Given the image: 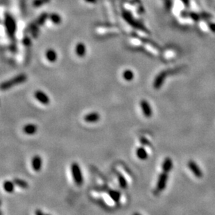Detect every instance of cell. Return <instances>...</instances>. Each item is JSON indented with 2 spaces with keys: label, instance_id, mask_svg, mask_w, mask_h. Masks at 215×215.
Listing matches in <instances>:
<instances>
[{
  "label": "cell",
  "instance_id": "6da1fadb",
  "mask_svg": "<svg viewBox=\"0 0 215 215\" xmlns=\"http://www.w3.org/2000/svg\"><path fill=\"white\" fill-rule=\"evenodd\" d=\"M4 25L8 36L11 39H13L16 32L17 24L13 17L9 13H7L5 15Z\"/></svg>",
  "mask_w": 215,
  "mask_h": 215
},
{
  "label": "cell",
  "instance_id": "7a4b0ae2",
  "mask_svg": "<svg viewBox=\"0 0 215 215\" xmlns=\"http://www.w3.org/2000/svg\"><path fill=\"white\" fill-rule=\"evenodd\" d=\"M26 79H27V76H26V75H25V74H24V73L20 74V75L13 78H11V80L3 82L2 84L1 88L2 90L10 89L14 86L18 85L20 84H22V83L23 82H25L26 80Z\"/></svg>",
  "mask_w": 215,
  "mask_h": 215
},
{
  "label": "cell",
  "instance_id": "3957f363",
  "mask_svg": "<svg viewBox=\"0 0 215 215\" xmlns=\"http://www.w3.org/2000/svg\"><path fill=\"white\" fill-rule=\"evenodd\" d=\"M70 171L74 183H75L77 186H81L83 184L84 178L82 170L81 168H80L79 163H77V162L72 163L70 166Z\"/></svg>",
  "mask_w": 215,
  "mask_h": 215
},
{
  "label": "cell",
  "instance_id": "277c9868",
  "mask_svg": "<svg viewBox=\"0 0 215 215\" xmlns=\"http://www.w3.org/2000/svg\"><path fill=\"white\" fill-rule=\"evenodd\" d=\"M168 180H169V173L164 172V171L162 172H161L159 175V177H158L155 191L159 193L163 192L166 187V184L167 182H168Z\"/></svg>",
  "mask_w": 215,
  "mask_h": 215
},
{
  "label": "cell",
  "instance_id": "5b68a950",
  "mask_svg": "<svg viewBox=\"0 0 215 215\" xmlns=\"http://www.w3.org/2000/svg\"><path fill=\"white\" fill-rule=\"evenodd\" d=\"M34 97L38 102H39L42 105L47 106L50 103V98L48 95L45 92L40 90V89L34 92Z\"/></svg>",
  "mask_w": 215,
  "mask_h": 215
},
{
  "label": "cell",
  "instance_id": "8992f818",
  "mask_svg": "<svg viewBox=\"0 0 215 215\" xmlns=\"http://www.w3.org/2000/svg\"><path fill=\"white\" fill-rule=\"evenodd\" d=\"M187 166L189 169L193 173V175L197 178H202L203 176L202 170L198 166V164L196 163V161L193 160H189L187 162Z\"/></svg>",
  "mask_w": 215,
  "mask_h": 215
},
{
  "label": "cell",
  "instance_id": "52a82bcc",
  "mask_svg": "<svg viewBox=\"0 0 215 215\" xmlns=\"http://www.w3.org/2000/svg\"><path fill=\"white\" fill-rule=\"evenodd\" d=\"M140 107H141L142 113L144 117L146 118H150L153 116V108L147 100L141 99L140 101Z\"/></svg>",
  "mask_w": 215,
  "mask_h": 215
},
{
  "label": "cell",
  "instance_id": "ba28073f",
  "mask_svg": "<svg viewBox=\"0 0 215 215\" xmlns=\"http://www.w3.org/2000/svg\"><path fill=\"white\" fill-rule=\"evenodd\" d=\"M123 16L124 18V19L125 20V21H127L130 25H132V27H134V28H138L139 29L143 28V26L134 18L132 14H131L129 11H125L123 13Z\"/></svg>",
  "mask_w": 215,
  "mask_h": 215
},
{
  "label": "cell",
  "instance_id": "9c48e42d",
  "mask_svg": "<svg viewBox=\"0 0 215 215\" xmlns=\"http://www.w3.org/2000/svg\"><path fill=\"white\" fill-rule=\"evenodd\" d=\"M100 119V115L98 112H91L84 115V120L86 123H96Z\"/></svg>",
  "mask_w": 215,
  "mask_h": 215
},
{
  "label": "cell",
  "instance_id": "30bf717a",
  "mask_svg": "<svg viewBox=\"0 0 215 215\" xmlns=\"http://www.w3.org/2000/svg\"><path fill=\"white\" fill-rule=\"evenodd\" d=\"M43 166V160L39 155H35L31 159V166L32 168L36 172H39Z\"/></svg>",
  "mask_w": 215,
  "mask_h": 215
},
{
  "label": "cell",
  "instance_id": "8fae6325",
  "mask_svg": "<svg viewBox=\"0 0 215 215\" xmlns=\"http://www.w3.org/2000/svg\"><path fill=\"white\" fill-rule=\"evenodd\" d=\"M86 46L85 43L83 42H78L75 46V48H74V52H75L76 55L79 57L80 58H84L85 55H86Z\"/></svg>",
  "mask_w": 215,
  "mask_h": 215
},
{
  "label": "cell",
  "instance_id": "7c38bea8",
  "mask_svg": "<svg viewBox=\"0 0 215 215\" xmlns=\"http://www.w3.org/2000/svg\"><path fill=\"white\" fill-rule=\"evenodd\" d=\"M45 58L50 63H55L58 59V54L53 48H49L45 52Z\"/></svg>",
  "mask_w": 215,
  "mask_h": 215
},
{
  "label": "cell",
  "instance_id": "4fadbf2b",
  "mask_svg": "<svg viewBox=\"0 0 215 215\" xmlns=\"http://www.w3.org/2000/svg\"><path fill=\"white\" fill-rule=\"evenodd\" d=\"M38 127L36 124L33 123H29L25 125L23 127V132L26 135L32 136L37 133Z\"/></svg>",
  "mask_w": 215,
  "mask_h": 215
},
{
  "label": "cell",
  "instance_id": "5bb4252c",
  "mask_svg": "<svg viewBox=\"0 0 215 215\" xmlns=\"http://www.w3.org/2000/svg\"><path fill=\"white\" fill-rule=\"evenodd\" d=\"M166 76V73L165 71H162V72L160 73L159 75H158L154 80L153 82V86L155 89H159L162 86V84L164 82V79Z\"/></svg>",
  "mask_w": 215,
  "mask_h": 215
},
{
  "label": "cell",
  "instance_id": "9a60e30c",
  "mask_svg": "<svg viewBox=\"0 0 215 215\" xmlns=\"http://www.w3.org/2000/svg\"><path fill=\"white\" fill-rule=\"evenodd\" d=\"M173 166H174V163L172 159L170 157H166L162 163V171L169 173L172 170Z\"/></svg>",
  "mask_w": 215,
  "mask_h": 215
},
{
  "label": "cell",
  "instance_id": "2e32d148",
  "mask_svg": "<svg viewBox=\"0 0 215 215\" xmlns=\"http://www.w3.org/2000/svg\"><path fill=\"white\" fill-rule=\"evenodd\" d=\"M136 155L140 160L144 161L148 158V152L143 147H139L136 150Z\"/></svg>",
  "mask_w": 215,
  "mask_h": 215
},
{
  "label": "cell",
  "instance_id": "e0dca14e",
  "mask_svg": "<svg viewBox=\"0 0 215 215\" xmlns=\"http://www.w3.org/2000/svg\"><path fill=\"white\" fill-rule=\"evenodd\" d=\"M123 79L127 82H131L132 81L134 78V73L132 70L130 69H125L123 71V74H122Z\"/></svg>",
  "mask_w": 215,
  "mask_h": 215
},
{
  "label": "cell",
  "instance_id": "ac0fdd59",
  "mask_svg": "<svg viewBox=\"0 0 215 215\" xmlns=\"http://www.w3.org/2000/svg\"><path fill=\"white\" fill-rule=\"evenodd\" d=\"M49 19L51 20V22L56 25H60L62 22V18L60 15L56 13H52L49 14Z\"/></svg>",
  "mask_w": 215,
  "mask_h": 215
},
{
  "label": "cell",
  "instance_id": "d6986e66",
  "mask_svg": "<svg viewBox=\"0 0 215 215\" xmlns=\"http://www.w3.org/2000/svg\"><path fill=\"white\" fill-rule=\"evenodd\" d=\"M15 185L13 181L11 182L9 180L5 181L4 184H3V187H4V189L6 192L11 193L14 192L15 189Z\"/></svg>",
  "mask_w": 215,
  "mask_h": 215
},
{
  "label": "cell",
  "instance_id": "ffe728a7",
  "mask_svg": "<svg viewBox=\"0 0 215 215\" xmlns=\"http://www.w3.org/2000/svg\"><path fill=\"white\" fill-rule=\"evenodd\" d=\"M13 182H14V184H15V185H16V186L21 188V189H27V188L29 187L28 183L26 182L25 180H22V179L15 178L14 180H13Z\"/></svg>",
  "mask_w": 215,
  "mask_h": 215
},
{
  "label": "cell",
  "instance_id": "44dd1931",
  "mask_svg": "<svg viewBox=\"0 0 215 215\" xmlns=\"http://www.w3.org/2000/svg\"><path fill=\"white\" fill-rule=\"evenodd\" d=\"M109 195L114 202H118L121 198V193L116 190H110Z\"/></svg>",
  "mask_w": 215,
  "mask_h": 215
},
{
  "label": "cell",
  "instance_id": "7402d4cb",
  "mask_svg": "<svg viewBox=\"0 0 215 215\" xmlns=\"http://www.w3.org/2000/svg\"><path fill=\"white\" fill-rule=\"evenodd\" d=\"M48 18H49V14L47 13H43L42 14H41V16L38 17V18L36 20L37 25H43Z\"/></svg>",
  "mask_w": 215,
  "mask_h": 215
},
{
  "label": "cell",
  "instance_id": "603a6c76",
  "mask_svg": "<svg viewBox=\"0 0 215 215\" xmlns=\"http://www.w3.org/2000/svg\"><path fill=\"white\" fill-rule=\"evenodd\" d=\"M118 183L120 187L122 189H126L127 187V182L125 178H124L123 175H122L121 173H118Z\"/></svg>",
  "mask_w": 215,
  "mask_h": 215
},
{
  "label": "cell",
  "instance_id": "cb8c5ba5",
  "mask_svg": "<svg viewBox=\"0 0 215 215\" xmlns=\"http://www.w3.org/2000/svg\"><path fill=\"white\" fill-rule=\"evenodd\" d=\"M51 0H34L33 2V6L36 8L41 7L42 6L45 5L50 2Z\"/></svg>",
  "mask_w": 215,
  "mask_h": 215
},
{
  "label": "cell",
  "instance_id": "d4e9b609",
  "mask_svg": "<svg viewBox=\"0 0 215 215\" xmlns=\"http://www.w3.org/2000/svg\"><path fill=\"white\" fill-rule=\"evenodd\" d=\"M25 42H26V43H25V46H29V43H30V42H31V41L28 37H26L25 38V39H24V43H25Z\"/></svg>",
  "mask_w": 215,
  "mask_h": 215
},
{
  "label": "cell",
  "instance_id": "484cf974",
  "mask_svg": "<svg viewBox=\"0 0 215 215\" xmlns=\"http://www.w3.org/2000/svg\"><path fill=\"white\" fill-rule=\"evenodd\" d=\"M84 1L86 3H89V4H95L98 0H84Z\"/></svg>",
  "mask_w": 215,
  "mask_h": 215
},
{
  "label": "cell",
  "instance_id": "4316f807",
  "mask_svg": "<svg viewBox=\"0 0 215 215\" xmlns=\"http://www.w3.org/2000/svg\"><path fill=\"white\" fill-rule=\"evenodd\" d=\"M35 213H36V215H45L43 213V212H42L41 210H36L35 212Z\"/></svg>",
  "mask_w": 215,
  "mask_h": 215
},
{
  "label": "cell",
  "instance_id": "83f0119b",
  "mask_svg": "<svg viewBox=\"0 0 215 215\" xmlns=\"http://www.w3.org/2000/svg\"><path fill=\"white\" fill-rule=\"evenodd\" d=\"M132 215H141V214L139 212H134Z\"/></svg>",
  "mask_w": 215,
  "mask_h": 215
},
{
  "label": "cell",
  "instance_id": "f1b7e54d",
  "mask_svg": "<svg viewBox=\"0 0 215 215\" xmlns=\"http://www.w3.org/2000/svg\"><path fill=\"white\" fill-rule=\"evenodd\" d=\"M45 215H50V214H45Z\"/></svg>",
  "mask_w": 215,
  "mask_h": 215
}]
</instances>
